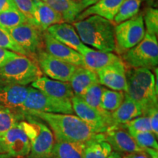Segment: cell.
I'll use <instances>...</instances> for the list:
<instances>
[{
    "label": "cell",
    "instance_id": "cell-38",
    "mask_svg": "<svg viewBox=\"0 0 158 158\" xmlns=\"http://www.w3.org/2000/svg\"><path fill=\"white\" fill-rule=\"evenodd\" d=\"M122 158H158V152L157 150L144 148L143 151L125 154Z\"/></svg>",
    "mask_w": 158,
    "mask_h": 158
},
{
    "label": "cell",
    "instance_id": "cell-37",
    "mask_svg": "<svg viewBox=\"0 0 158 158\" xmlns=\"http://www.w3.org/2000/svg\"><path fill=\"white\" fill-rule=\"evenodd\" d=\"M158 106L152 107L148 109L143 114V116H147L149 118L150 125H151L152 132L157 138L158 136Z\"/></svg>",
    "mask_w": 158,
    "mask_h": 158
},
{
    "label": "cell",
    "instance_id": "cell-5",
    "mask_svg": "<svg viewBox=\"0 0 158 158\" xmlns=\"http://www.w3.org/2000/svg\"><path fill=\"white\" fill-rule=\"evenodd\" d=\"M42 76L37 63L21 54L11 58L0 68V83L26 86Z\"/></svg>",
    "mask_w": 158,
    "mask_h": 158
},
{
    "label": "cell",
    "instance_id": "cell-8",
    "mask_svg": "<svg viewBox=\"0 0 158 158\" xmlns=\"http://www.w3.org/2000/svg\"><path fill=\"white\" fill-rule=\"evenodd\" d=\"M115 51L122 55L133 48L143 39L146 34L143 15H136L114 27Z\"/></svg>",
    "mask_w": 158,
    "mask_h": 158
},
{
    "label": "cell",
    "instance_id": "cell-27",
    "mask_svg": "<svg viewBox=\"0 0 158 158\" xmlns=\"http://www.w3.org/2000/svg\"><path fill=\"white\" fill-rule=\"evenodd\" d=\"M23 119L24 115L19 109L0 108V137Z\"/></svg>",
    "mask_w": 158,
    "mask_h": 158
},
{
    "label": "cell",
    "instance_id": "cell-43",
    "mask_svg": "<svg viewBox=\"0 0 158 158\" xmlns=\"http://www.w3.org/2000/svg\"><path fill=\"white\" fill-rule=\"evenodd\" d=\"M108 158H122V157L119 155V153L116 152H113L110 154V155L108 156Z\"/></svg>",
    "mask_w": 158,
    "mask_h": 158
},
{
    "label": "cell",
    "instance_id": "cell-16",
    "mask_svg": "<svg viewBox=\"0 0 158 158\" xmlns=\"http://www.w3.org/2000/svg\"><path fill=\"white\" fill-rule=\"evenodd\" d=\"M31 87L40 91L49 97L60 100H71L74 96L70 83L59 81L46 76L40 77L31 83Z\"/></svg>",
    "mask_w": 158,
    "mask_h": 158
},
{
    "label": "cell",
    "instance_id": "cell-1",
    "mask_svg": "<svg viewBox=\"0 0 158 158\" xmlns=\"http://www.w3.org/2000/svg\"><path fill=\"white\" fill-rule=\"evenodd\" d=\"M21 112L38 118L45 122L51 130L55 141L87 142L98 134L78 116L73 114H51L40 111Z\"/></svg>",
    "mask_w": 158,
    "mask_h": 158
},
{
    "label": "cell",
    "instance_id": "cell-13",
    "mask_svg": "<svg viewBox=\"0 0 158 158\" xmlns=\"http://www.w3.org/2000/svg\"><path fill=\"white\" fill-rule=\"evenodd\" d=\"M103 135L105 140L117 153L130 154L144 149L138 145L133 136L122 124L108 127Z\"/></svg>",
    "mask_w": 158,
    "mask_h": 158
},
{
    "label": "cell",
    "instance_id": "cell-11",
    "mask_svg": "<svg viewBox=\"0 0 158 158\" xmlns=\"http://www.w3.org/2000/svg\"><path fill=\"white\" fill-rule=\"evenodd\" d=\"M73 111L79 118L87 124L98 133H104L108 127L113 126L111 119L90 107L79 96L74 95L71 99Z\"/></svg>",
    "mask_w": 158,
    "mask_h": 158
},
{
    "label": "cell",
    "instance_id": "cell-25",
    "mask_svg": "<svg viewBox=\"0 0 158 158\" xmlns=\"http://www.w3.org/2000/svg\"><path fill=\"white\" fill-rule=\"evenodd\" d=\"M86 142L55 141L54 158H84Z\"/></svg>",
    "mask_w": 158,
    "mask_h": 158
},
{
    "label": "cell",
    "instance_id": "cell-15",
    "mask_svg": "<svg viewBox=\"0 0 158 158\" xmlns=\"http://www.w3.org/2000/svg\"><path fill=\"white\" fill-rule=\"evenodd\" d=\"M43 35L45 51L48 54L63 62L73 64L76 67H84L82 56L78 51L54 38L46 30L43 31Z\"/></svg>",
    "mask_w": 158,
    "mask_h": 158
},
{
    "label": "cell",
    "instance_id": "cell-33",
    "mask_svg": "<svg viewBox=\"0 0 158 158\" xmlns=\"http://www.w3.org/2000/svg\"><path fill=\"white\" fill-rule=\"evenodd\" d=\"M133 136L136 143L142 148H150L155 150L158 149L157 137L152 131L133 132L130 133Z\"/></svg>",
    "mask_w": 158,
    "mask_h": 158
},
{
    "label": "cell",
    "instance_id": "cell-6",
    "mask_svg": "<svg viewBox=\"0 0 158 158\" xmlns=\"http://www.w3.org/2000/svg\"><path fill=\"white\" fill-rule=\"evenodd\" d=\"M121 56L122 60L128 68L155 70L158 64L157 35L146 32L141 42Z\"/></svg>",
    "mask_w": 158,
    "mask_h": 158
},
{
    "label": "cell",
    "instance_id": "cell-30",
    "mask_svg": "<svg viewBox=\"0 0 158 158\" xmlns=\"http://www.w3.org/2000/svg\"><path fill=\"white\" fill-rule=\"evenodd\" d=\"M142 0H124L114 17L113 22L116 24L129 20L138 15Z\"/></svg>",
    "mask_w": 158,
    "mask_h": 158
},
{
    "label": "cell",
    "instance_id": "cell-35",
    "mask_svg": "<svg viewBox=\"0 0 158 158\" xmlns=\"http://www.w3.org/2000/svg\"><path fill=\"white\" fill-rule=\"evenodd\" d=\"M129 133L133 132L152 131L149 118L147 116H141L134 118L127 123L122 124Z\"/></svg>",
    "mask_w": 158,
    "mask_h": 158
},
{
    "label": "cell",
    "instance_id": "cell-10",
    "mask_svg": "<svg viewBox=\"0 0 158 158\" xmlns=\"http://www.w3.org/2000/svg\"><path fill=\"white\" fill-rule=\"evenodd\" d=\"M36 63L43 73L49 78L63 82H69L77 67L64 62L48 54L45 50L40 51Z\"/></svg>",
    "mask_w": 158,
    "mask_h": 158
},
{
    "label": "cell",
    "instance_id": "cell-42",
    "mask_svg": "<svg viewBox=\"0 0 158 158\" xmlns=\"http://www.w3.org/2000/svg\"><path fill=\"white\" fill-rule=\"evenodd\" d=\"M4 153H7V149L6 147L5 144L2 141V140L0 138V154Z\"/></svg>",
    "mask_w": 158,
    "mask_h": 158
},
{
    "label": "cell",
    "instance_id": "cell-23",
    "mask_svg": "<svg viewBox=\"0 0 158 158\" xmlns=\"http://www.w3.org/2000/svg\"><path fill=\"white\" fill-rule=\"evenodd\" d=\"M34 2L37 27L43 31L47 30L51 26L64 22L62 15L42 0H34Z\"/></svg>",
    "mask_w": 158,
    "mask_h": 158
},
{
    "label": "cell",
    "instance_id": "cell-21",
    "mask_svg": "<svg viewBox=\"0 0 158 158\" xmlns=\"http://www.w3.org/2000/svg\"><path fill=\"white\" fill-rule=\"evenodd\" d=\"M74 95L81 97L89 88L99 83L96 72L84 67H77L70 81Z\"/></svg>",
    "mask_w": 158,
    "mask_h": 158
},
{
    "label": "cell",
    "instance_id": "cell-24",
    "mask_svg": "<svg viewBox=\"0 0 158 158\" xmlns=\"http://www.w3.org/2000/svg\"><path fill=\"white\" fill-rule=\"evenodd\" d=\"M62 15L64 22L73 23L77 16L83 12L78 0H42Z\"/></svg>",
    "mask_w": 158,
    "mask_h": 158
},
{
    "label": "cell",
    "instance_id": "cell-36",
    "mask_svg": "<svg viewBox=\"0 0 158 158\" xmlns=\"http://www.w3.org/2000/svg\"><path fill=\"white\" fill-rule=\"evenodd\" d=\"M146 25V32L157 35L158 32V10L157 8L149 7L143 17Z\"/></svg>",
    "mask_w": 158,
    "mask_h": 158
},
{
    "label": "cell",
    "instance_id": "cell-41",
    "mask_svg": "<svg viewBox=\"0 0 158 158\" xmlns=\"http://www.w3.org/2000/svg\"><path fill=\"white\" fill-rule=\"evenodd\" d=\"M79 4H80L81 7L83 9V11L85 9L88 8L90 6L93 5L94 4L98 2L100 0H78Z\"/></svg>",
    "mask_w": 158,
    "mask_h": 158
},
{
    "label": "cell",
    "instance_id": "cell-20",
    "mask_svg": "<svg viewBox=\"0 0 158 158\" xmlns=\"http://www.w3.org/2000/svg\"><path fill=\"white\" fill-rule=\"evenodd\" d=\"M124 0H100L79 14L75 21H80L90 15H98L112 21Z\"/></svg>",
    "mask_w": 158,
    "mask_h": 158
},
{
    "label": "cell",
    "instance_id": "cell-2",
    "mask_svg": "<svg viewBox=\"0 0 158 158\" xmlns=\"http://www.w3.org/2000/svg\"><path fill=\"white\" fill-rule=\"evenodd\" d=\"M73 26L84 45L105 52L115 51V26L112 21L93 15L74 21Z\"/></svg>",
    "mask_w": 158,
    "mask_h": 158
},
{
    "label": "cell",
    "instance_id": "cell-29",
    "mask_svg": "<svg viewBox=\"0 0 158 158\" xmlns=\"http://www.w3.org/2000/svg\"><path fill=\"white\" fill-rule=\"evenodd\" d=\"M124 98V92L104 88L100 101V106L105 111L111 114L119 107L123 102Z\"/></svg>",
    "mask_w": 158,
    "mask_h": 158
},
{
    "label": "cell",
    "instance_id": "cell-3",
    "mask_svg": "<svg viewBox=\"0 0 158 158\" xmlns=\"http://www.w3.org/2000/svg\"><path fill=\"white\" fill-rule=\"evenodd\" d=\"M127 89L124 93L141 108L142 115L149 108L157 106L158 89L155 74L147 68H127Z\"/></svg>",
    "mask_w": 158,
    "mask_h": 158
},
{
    "label": "cell",
    "instance_id": "cell-31",
    "mask_svg": "<svg viewBox=\"0 0 158 158\" xmlns=\"http://www.w3.org/2000/svg\"><path fill=\"white\" fill-rule=\"evenodd\" d=\"M27 22L26 17L17 8L7 10L0 13V25L7 30Z\"/></svg>",
    "mask_w": 158,
    "mask_h": 158
},
{
    "label": "cell",
    "instance_id": "cell-28",
    "mask_svg": "<svg viewBox=\"0 0 158 158\" xmlns=\"http://www.w3.org/2000/svg\"><path fill=\"white\" fill-rule=\"evenodd\" d=\"M104 87L100 84H96L92 86L85 92V93L81 97L85 102L87 103L90 107L98 110L100 114L110 119H111L110 114L108 112H106L101 108L100 106V101L102 92H103ZM112 121V120H111ZM113 123V122H112Z\"/></svg>",
    "mask_w": 158,
    "mask_h": 158
},
{
    "label": "cell",
    "instance_id": "cell-4",
    "mask_svg": "<svg viewBox=\"0 0 158 158\" xmlns=\"http://www.w3.org/2000/svg\"><path fill=\"white\" fill-rule=\"evenodd\" d=\"M23 115L22 124L31 144L29 154L24 158H54L53 148L55 139L50 128L38 118Z\"/></svg>",
    "mask_w": 158,
    "mask_h": 158
},
{
    "label": "cell",
    "instance_id": "cell-39",
    "mask_svg": "<svg viewBox=\"0 0 158 158\" xmlns=\"http://www.w3.org/2000/svg\"><path fill=\"white\" fill-rule=\"evenodd\" d=\"M17 54H16V53L13 52V51L0 47V68L6 62H8L10 59L14 57L15 56H16Z\"/></svg>",
    "mask_w": 158,
    "mask_h": 158
},
{
    "label": "cell",
    "instance_id": "cell-18",
    "mask_svg": "<svg viewBox=\"0 0 158 158\" xmlns=\"http://www.w3.org/2000/svg\"><path fill=\"white\" fill-rule=\"evenodd\" d=\"M78 53L82 56L85 68L96 73L120 58L117 54L112 52L90 48L86 45L82 47Z\"/></svg>",
    "mask_w": 158,
    "mask_h": 158
},
{
    "label": "cell",
    "instance_id": "cell-26",
    "mask_svg": "<svg viewBox=\"0 0 158 158\" xmlns=\"http://www.w3.org/2000/svg\"><path fill=\"white\" fill-rule=\"evenodd\" d=\"M111 152L112 148L105 140L103 133H98L86 142L84 158H108Z\"/></svg>",
    "mask_w": 158,
    "mask_h": 158
},
{
    "label": "cell",
    "instance_id": "cell-7",
    "mask_svg": "<svg viewBox=\"0 0 158 158\" xmlns=\"http://www.w3.org/2000/svg\"><path fill=\"white\" fill-rule=\"evenodd\" d=\"M19 110L22 112L40 111L64 114L74 113L71 100L51 98L33 87H29L27 98Z\"/></svg>",
    "mask_w": 158,
    "mask_h": 158
},
{
    "label": "cell",
    "instance_id": "cell-22",
    "mask_svg": "<svg viewBox=\"0 0 158 158\" xmlns=\"http://www.w3.org/2000/svg\"><path fill=\"white\" fill-rule=\"evenodd\" d=\"M141 116H142L141 106L125 93L123 102L117 109L110 114L113 125L124 124Z\"/></svg>",
    "mask_w": 158,
    "mask_h": 158
},
{
    "label": "cell",
    "instance_id": "cell-9",
    "mask_svg": "<svg viewBox=\"0 0 158 158\" xmlns=\"http://www.w3.org/2000/svg\"><path fill=\"white\" fill-rule=\"evenodd\" d=\"M8 31L15 42L27 53V56L36 62L37 55L45 48L43 31L28 22L8 29Z\"/></svg>",
    "mask_w": 158,
    "mask_h": 158
},
{
    "label": "cell",
    "instance_id": "cell-34",
    "mask_svg": "<svg viewBox=\"0 0 158 158\" xmlns=\"http://www.w3.org/2000/svg\"><path fill=\"white\" fill-rule=\"evenodd\" d=\"M0 47L16 53L18 54L27 56V53L15 42L14 40L10 35L8 30L4 28L1 25H0Z\"/></svg>",
    "mask_w": 158,
    "mask_h": 158
},
{
    "label": "cell",
    "instance_id": "cell-40",
    "mask_svg": "<svg viewBox=\"0 0 158 158\" xmlns=\"http://www.w3.org/2000/svg\"><path fill=\"white\" fill-rule=\"evenodd\" d=\"M14 8L17 7L13 0H0V13Z\"/></svg>",
    "mask_w": 158,
    "mask_h": 158
},
{
    "label": "cell",
    "instance_id": "cell-19",
    "mask_svg": "<svg viewBox=\"0 0 158 158\" xmlns=\"http://www.w3.org/2000/svg\"><path fill=\"white\" fill-rule=\"evenodd\" d=\"M46 31L54 38L78 52L84 45L81 40L76 29L69 23H56L48 27Z\"/></svg>",
    "mask_w": 158,
    "mask_h": 158
},
{
    "label": "cell",
    "instance_id": "cell-44",
    "mask_svg": "<svg viewBox=\"0 0 158 158\" xmlns=\"http://www.w3.org/2000/svg\"><path fill=\"white\" fill-rule=\"evenodd\" d=\"M0 158H14L13 156H11L8 153L0 154Z\"/></svg>",
    "mask_w": 158,
    "mask_h": 158
},
{
    "label": "cell",
    "instance_id": "cell-17",
    "mask_svg": "<svg viewBox=\"0 0 158 158\" xmlns=\"http://www.w3.org/2000/svg\"><path fill=\"white\" fill-rule=\"evenodd\" d=\"M29 87L0 83V108L19 109L27 98Z\"/></svg>",
    "mask_w": 158,
    "mask_h": 158
},
{
    "label": "cell",
    "instance_id": "cell-32",
    "mask_svg": "<svg viewBox=\"0 0 158 158\" xmlns=\"http://www.w3.org/2000/svg\"><path fill=\"white\" fill-rule=\"evenodd\" d=\"M13 2L17 9L26 17L27 22L38 27L36 21V16H35L34 0H13Z\"/></svg>",
    "mask_w": 158,
    "mask_h": 158
},
{
    "label": "cell",
    "instance_id": "cell-14",
    "mask_svg": "<svg viewBox=\"0 0 158 158\" xmlns=\"http://www.w3.org/2000/svg\"><path fill=\"white\" fill-rule=\"evenodd\" d=\"M126 70L123 61L118 59L97 72L99 83L112 90L125 92L127 89Z\"/></svg>",
    "mask_w": 158,
    "mask_h": 158
},
{
    "label": "cell",
    "instance_id": "cell-12",
    "mask_svg": "<svg viewBox=\"0 0 158 158\" xmlns=\"http://www.w3.org/2000/svg\"><path fill=\"white\" fill-rule=\"evenodd\" d=\"M7 149V153L14 158H24L30 152V140L22 121L0 137Z\"/></svg>",
    "mask_w": 158,
    "mask_h": 158
}]
</instances>
